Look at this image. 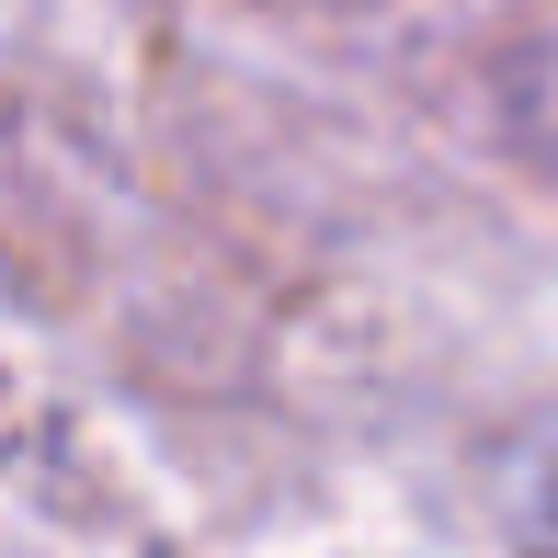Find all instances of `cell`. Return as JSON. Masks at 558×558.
Returning a JSON list of instances; mask_svg holds the SVG:
<instances>
[{
    "mask_svg": "<svg viewBox=\"0 0 558 558\" xmlns=\"http://www.w3.org/2000/svg\"><path fill=\"white\" fill-rule=\"evenodd\" d=\"M536 148H547V160H558V104H536Z\"/></svg>",
    "mask_w": 558,
    "mask_h": 558,
    "instance_id": "obj_1",
    "label": "cell"
},
{
    "mask_svg": "<svg viewBox=\"0 0 558 558\" xmlns=\"http://www.w3.org/2000/svg\"><path fill=\"white\" fill-rule=\"evenodd\" d=\"M547 524H558V513H547Z\"/></svg>",
    "mask_w": 558,
    "mask_h": 558,
    "instance_id": "obj_2",
    "label": "cell"
}]
</instances>
